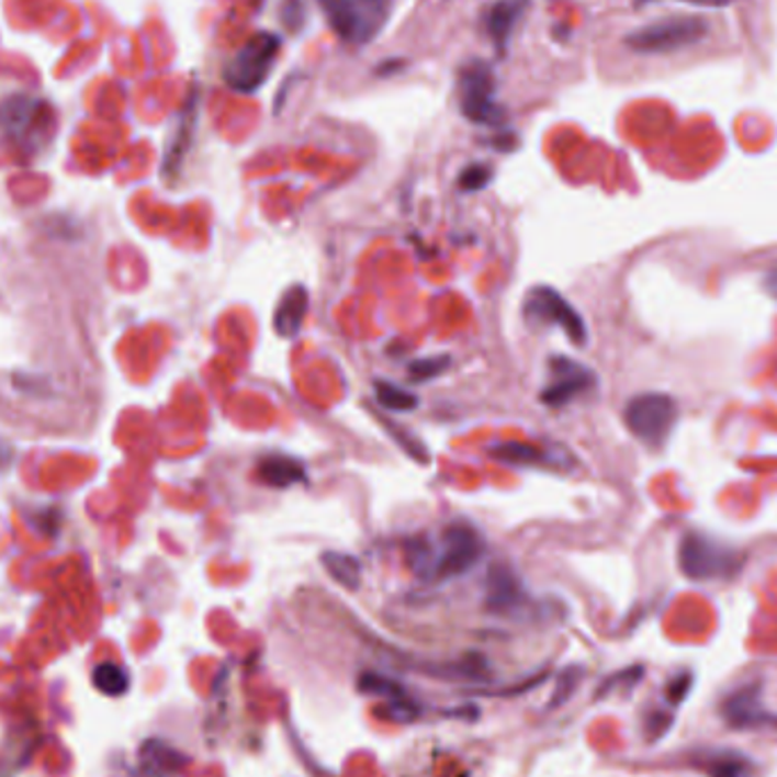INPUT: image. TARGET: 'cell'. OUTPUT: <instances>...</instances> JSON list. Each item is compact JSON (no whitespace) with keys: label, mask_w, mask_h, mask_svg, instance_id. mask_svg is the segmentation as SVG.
<instances>
[{"label":"cell","mask_w":777,"mask_h":777,"mask_svg":"<svg viewBox=\"0 0 777 777\" xmlns=\"http://www.w3.org/2000/svg\"><path fill=\"white\" fill-rule=\"evenodd\" d=\"M550 375H553V382L543 388L541 401L553 409H560L571 401H575L577 396L592 392L598 382L592 369H587L585 364H577L575 360L568 358L550 360Z\"/></svg>","instance_id":"9c48e42d"},{"label":"cell","mask_w":777,"mask_h":777,"mask_svg":"<svg viewBox=\"0 0 777 777\" xmlns=\"http://www.w3.org/2000/svg\"><path fill=\"white\" fill-rule=\"evenodd\" d=\"M700 766L709 777H753L751 759L732 751L707 753L705 759H700Z\"/></svg>","instance_id":"d6986e66"},{"label":"cell","mask_w":777,"mask_h":777,"mask_svg":"<svg viewBox=\"0 0 777 777\" xmlns=\"http://www.w3.org/2000/svg\"><path fill=\"white\" fill-rule=\"evenodd\" d=\"M709 21L702 16H668L628 32L623 44L637 55H668L691 48L709 37Z\"/></svg>","instance_id":"7a4b0ae2"},{"label":"cell","mask_w":777,"mask_h":777,"mask_svg":"<svg viewBox=\"0 0 777 777\" xmlns=\"http://www.w3.org/2000/svg\"><path fill=\"white\" fill-rule=\"evenodd\" d=\"M494 180V169L489 165H482V161H475V165H469L462 173H460V189L464 193H475L487 189Z\"/></svg>","instance_id":"603a6c76"},{"label":"cell","mask_w":777,"mask_h":777,"mask_svg":"<svg viewBox=\"0 0 777 777\" xmlns=\"http://www.w3.org/2000/svg\"><path fill=\"white\" fill-rule=\"evenodd\" d=\"M637 5H645V3H655V0H634ZM677 3H687L694 8H709V10H723L728 5H732L734 0H677Z\"/></svg>","instance_id":"484cf974"},{"label":"cell","mask_w":777,"mask_h":777,"mask_svg":"<svg viewBox=\"0 0 777 777\" xmlns=\"http://www.w3.org/2000/svg\"><path fill=\"white\" fill-rule=\"evenodd\" d=\"M93 685L108 696H123L130 687V677L116 664H101L93 671Z\"/></svg>","instance_id":"7402d4cb"},{"label":"cell","mask_w":777,"mask_h":777,"mask_svg":"<svg viewBox=\"0 0 777 777\" xmlns=\"http://www.w3.org/2000/svg\"><path fill=\"white\" fill-rule=\"evenodd\" d=\"M305 16H307V10L303 5V0H286L284 8H282V19L289 27L299 30L305 23Z\"/></svg>","instance_id":"d4e9b609"},{"label":"cell","mask_w":777,"mask_h":777,"mask_svg":"<svg viewBox=\"0 0 777 777\" xmlns=\"http://www.w3.org/2000/svg\"><path fill=\"white\" fill-rule=\"evenodd\" d=\"M530 8L532 0H494V5L484 16V27H487V35L500 55L509 50L514 32L521 25Z\"/></svg>","instance_id":"8fae6325"},{"label":"cell","mask_w":777,"mask_h":777,"mask_svg":"<svg viewBox=\"0 0 777 777\" xmlns=\"http://www.w3.org/2000/svg\"><path fill=\"white\" fill-rule=\"evenodd\" d=\"M46 105L30 99V95L14 93L0 103V133L12 142H25L32 130L44 123Z\"/></svg>","instance_id":"30bf717a"},{"label":"cell","mask_w":777,"mask_h":777,"mask_svg":"<svg viewBox=\"0 0 777 777\" xmlns=\"http://www.w3.org/2000/svg\"><path fill=\"white\" fill-rule=\"evenodd\" d=\"M623 416H626L628 430L637 439H641L648 446L660 448L662 443H666L668 435L673 432L679 418V409L675 398H671L668 394L651 392V394H639L630 398Z\"/></svg>","instance_id":"52a82bcc"},{"label":"cell","mask_w":777,"mask_h":777,"mask_svg":"<svg viewBox=\"0 0 777 777\" xmlns=\"http://www.w3.org/2000/svg\"><path fill=\"white\" fill-rule=\"evenodd\" d=\"M282 40L275 32H255L223 71V80L237 93H255L273 74Z\"/></svg>","instance_id":"5b68a950"},{"label":"cell","mask_w":777,"mask_h":777,"mask_svg":"<svg viewBox=\"0 0 777 777\" xmlns=\"http://www.w3.org/2000/svg\"><path fill=\"white\" fill-rule=\"evenodd\" d=\"M558 450V448H555ZM553 448H539L532 443H521V441H509V443H498L492 455L509 466H523V469H568L571 466V455L562 450L560 455Z\"/></svg>","instance_id":"7c38bea8"},{"label":"cell","mask_w":777,"mask_h":777,"mask_svg":"<svg viewBox=\"0 0 777 777\" xmlns=\"http://www.w3.org/2000/svg\"><path fill=\"white\" fill-rule=\"evenodd\" d=\"M766 289L770 291L773 296H777V267H775L773 271H768V275H766Z\"/></svg>","instance_id":"4316f807"},{"label":"cell","mask_w":777,"mask_h":777,"mask_svg":"<svg viewBox=\"0 0 777 777\" xmlns=\"http://www.w3.org/2000/svg\"><path fill=\"white\" fill-rule=\"evenodd\" d=\"M526 600V589L516 571L507 564H494L487 575V609L494 613L516 611Z\"/></svg>","instance_id":"4fadbf2b"},{"label":"cell","mask_w":777,"mask_h":777,"mask_svg":"<svg viewBox=\"0 0 777 777\" xmlns=\"http://www.w3.org/2000/svg\"><path fill=\"white\" fill-rule=\"evenodd\" d=\"M257 473H259L262 484H267V487H273V489H289V487H294V484H301L307 480V471L301 464V460L286 458V455H269L264 460H259Z\"/></svg>","instance_id":"e0dca14e"},{"label":"cell","mask_w":777,"mask_h":777,"mask_svg":"<svg viewBox=\"0 0 777 777\" xmlns=\"http://www.w3.org/2000/svg\"><path fill=\"white\" fill-rule=\"evenodd\" d=\"M460 110L464 119L484 127H503L505 110L498 103V82L492 64L484 59H471L458 76Z\"/></svg>","instance_id":"277c9868"},{"label":"cell","mask_w":777,"mask_h":777,"mask_svg":"<svg viewBox=\"0 0 777 777\" xmlns=\"http://www.w3.org/2000/svg\"><path fill=\"white\" fill-rule=\"evenodd\" d=\"M725 719L736 728H755L770 721L759 700V687H741L723 705Z\"/></svg>","instance_id":"2e32d148"},{"label":"cell","mask_w":777,"mask_h":777,"mask_svg":"<svg viewBox=\"0 0 777 777\" xmlns=\"http://www.w3.org/2000/svg\"><path fill=\"white\" fill-rule=\"evenodd\" d=\"M448 367H450V358H446V354H437V358H424V360H416L409 364V378L414 382H428V380H435L441 373H446Z\"/></svg>","instance_id":"cb8c5ba5"},{"label":"cell","mask_w":777,"mask_h":777,"mask_svg":"<svg viewBox=\"0 0 777 777\" xmlns=\"http://www.w3.org/2000/svg\"><path fill=\"white\" fill-rule=\"evenodd\" d=\"M323 566L330 573V577L348 592L360 589L362 585V564L358 558L346 555V553H337V550H328V553H323L320 558Z\"/></svg>","instance_id":"ac0fdd59"},{"label":"cell","mask_w":777,"mask_h":777,"mask_svg":"<svg viewBox=\"0 0 777 777\" xmlns=\"http://www.w3.org/2000/svg\"><path fill=\"white\" fill-rule=\"evenodd\" d=\"M741 564L739 553L702 534H685L679 543V568L691 579H725L736 575Z\"/></svg>","instance_id":"ba28073f"},{"label":"cell","mask_w":777,"mask_h":777,"mask_svg":"<svg viewBox=\"0 0 777 777\" xmlns=\"http://www.w3.org/2000/svg\"><path fill=\"white\" fill-rule=\"evenodd\" d=\"M484 555L482 534L466 521L450 523L441 534V548L435 550L428 539L409 543L407 562L416 575L446 582L469 573Z\"/></svg>","instance_id":"6da1fadb"},{"label":"cell","mask_w":777,"mask_h":777,"mask_svg":"<svg viewBox=\"0 0 777 777\" xmlns=\"http://www.w3.org/2000/svg\"><path fill=\"white\" fill-rule=\"evenodd\" d=\"M373 386H375L378 403L388 412H414L418 407V396L394 382L378 380Z\"/></svg>","instance_id":"ffe728a7"},{"label":"cell","mask_w":777,"mask_h":777,"mask_svg":"<svg viewBox=\"0 0 777 777\" xmlns=\"http://www.w3.org/2000/svg\"><path fill=\"white\" fill-rule=\"evenodd\" d=\"M196 116H199V103H196V93H193L191 101L184 105V110L180 114L178 127H176V133L169 142V148L165 155V167L161 169H165L167 178H173L182 169V161H184V157L191 148V142H193V133H196Z\"/></svg>","instance_id":"9a60e30c"},{"label":"cell","mask_w":777,"mask_h":777,"mask_svg":"<svg viewBox=\"0 0 777 777\" xmlns=\"http://www.w3.org/2000/svg\"><path fill=\"white\" fill-rule=\"evenodd\" d=\"M335 35L354 46L378 40L392 16V0H318Z\"/></svg>","instance_id":"3957f363"},{"label":"cell","mask_w":777,"mask_h":777,"mask_svg":"<svg viewBox=\"0 0 777 777\" xmlns=\"http://www.w3.org/2000/svg\"><path fill=\"white\" fill-rule=\"evenodd\" d=\"M307 312H309L307 289L303 284L286 289L275 307V314H273L275 333L284 339H294L303 330Z\"/></svg>","instance_id":"5bb4252c"},{"label":"cell","mask_w":777,"mask_h":777,"mask_svg":"<svg viewBox=\"0 0 777 777\" xmlns=\"http://www.w3.org/2000/svg\"><path fill=\"white\" fill-rule=\"evenodd\" d=\"M360 691L362 694H371V696H380V698H388V700H398L405 698V687L401 683H396L394 677L369 671L360 677Z\"/></svg>","instance_id":"44dd1931"},{"label":"cell","mask_w":777,"mask_h":777,"mask_svg":"<svg viewBox=\"0 0 777 777\" xmlns=\"http://www.w3.org/2000/svg\"><path fill=\"white\" fill-rule=\"evenodd\" d=\"M523 316L530 328H560L575 346H585L589 339L585 320H582L577 309L553 286L530 289L523 303Z\"/></svg>","instance_id":"8992f818"}]
</instances>
